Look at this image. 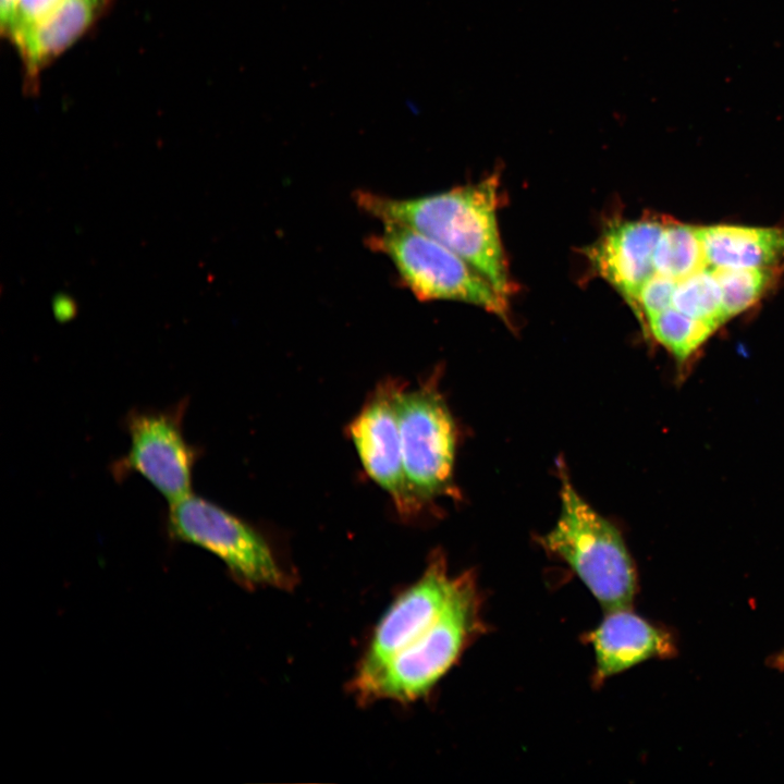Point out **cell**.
<instances>
[{"instance_id":"obj_1","label":"cell","mask_w":784,"mask_h":784,"mask_svg":"<svg viewBox=\"0 0 784 784\" xmlns=\"http://www.w3.org/2000/svg\"><path fill=\"white\" fill-rule=\"evenodd\" d=\"M499 185L497 175H491L475 184L411 198L358 191L355 200L382 223L405 225L441 243L506 297L513 292V282L498 226Z\"/></svg>"},{"instance_id":"obj_2","label":"cell","mask_w":784,"mask_h":784,"mask_svg":"<svg viewBox=\"0 0 784 784\" xmlns=\"http://www.w3.org/2000/svg\"><path fill=\"white\" fill-rule=\"evenodd\" d=\"M481 603L473 569L454 577L450 596L434 622L371 678L353 687L355 696L363 702H409L425 696L483 630Z\"/></svg>"},{"instance_id":"obj_3","label":"cell","mask_w":784,"mask_h":784,"mask_svg":"<svg viewBox=\"0 0 784 784\" xmlns=\"http://www.w3.org/2000/svg\"><path fill=\"white\" fill-rule=\"evenodd\" d=\"M556 470L560 515L540 544L575 572L605 612L630 609L636 571L621 532L581 497L563 461Z\"/></svg>"},{"instance_id":"obj_4","label":"cell","mask_w":784,"mask_h":784,"mask_svg":"<svg viewBox=\"0 0 784 784\" xmlns=\"http://www.w3.org/2000/svg\"><path fill=\"white\" fill-rule=\"evenodd\" d=\"M383 225L367 238V245L393 262L418 299L462 302L509 320L506 297L461 256L412 228Z\"/></svg>"},{"instance_id":"obj_5","label":"cell","mask_w":784,"mask_h":784,"mask_svg":"<svg viewBox=\"0 0 784 784\" xmlns=\"http://www.w3.org/2000/svg\"><path fill=\"white\" fill-rule=\"evenodd\" d=\"M166 531L173 542L189 543L218 556L242 586L290 589L291 576L250 524L218 504L191 493L170 504Z\"/></svg>"},{"instance_id":"obj_6","label":"cell","mask_w":784,"mask_h":784,"mask_svg":"<svg viewBox=\"0 0 784 784\" xmlns=\"http://www.w3.org/2000/svg\"><path fill=\"white\" fill-rule=\"evenodd\" d=\"M402 460L409 494L419 512L441 497H454L456 427L437 375L400 393Z\"/></svg>"},{"instance_id":"obj_7","label":"cell","mask_w":784,"mask_h":784,"mask_svg":"<svg viewBox=\"0 0 784 784\" xmlns=\"http://www.w3.org/2000/svg\"><path fill=\"white\" fill-rule=\"evenodd\" d=\"M188 400L164 408H133L123 418L130 448L110 466L112 477L123 481L133 474L145 478L170 504L192 492L193 470L200 446L184 434Z\"/></svg>"},{"instance_id":"obj_8","label":"cell","mask_w":784,"mask_h":784,"mask_svg":"<svg viewBox=\"0 0 784 784\" xmlns=\"http://www.w3.org/2000/svg\"><path fill=\"white\" fill-rule=\"evenodd\" d=\"M453 577L441 551H434L421 576L403 591L378 623L352 681V688L371 678L397 652L438 617L452 589Z\"/></svg>"},{"instance_id":"obj_9","label":"cell","mask_w":784,"mask_h":784,"mask_svg":"<svg viewBox=\"0 0 784 784\" xmlns=\"http://www.w3.org/2000/svg\"><path fill=\"white\" fill-rule=\"evenodd\" d=\"M403 384L392 379L376 388L348 425V436L367 475L392 499L401 515L418 513L402 460L397 402Z\"/></svg>"},{"instance_id":"obj_10","label":"cell","mask_w":784,"mask_h":784,"mask_svg":"<svg viewBox=\"0 0 784 784\" xmlns=\"http://www.w3.org/2000/svg\"><path fill=\"white\" fill-rule=\"evenodd\" d=\"M664 225L656 218L615 221L585 248L591 268L630 307L644 283L656 273L654 252Z\"/></svg>"},{"instance_id":"obj_11","label":"cell","mask_w":784,"mask_h":784,"mask_svg":"<svg viewBox=\"0 0 784 784\" xmlns=\"http://www.w3.org/2000/svg\"><path fill=\"white\" fill-rule=\"evenodd\" d=\"M588 639L595 651L593 682L598 685L648 659L670 657L675 650L669 633L653 626L630 609L607 612Z\"/></svg>"},{"instance_id":"obj_12","label":"cell","mask_w":784,"mask_h":784,"mask_svg":"<svg viewBox=\"0 0 784 784\" xmlns=\"http://www.w3.org/2000/svg\"><path fill=\"white\" fill-rule=\"evenodd\" d=\"M108 0L62 2L14 45L29 79L74 44L100 16Z\"/></svg>"},{"instance_id":"obj_13","label":"cell","mask_w":784,"mask_h":784,"mask_svg":"<svg viewBox=\"0 0 784 784\" xmlns=\"http://www.w3.org/2000/svg\"><path fill=\"white\" fill-rule=\"evenodd\" d=\"M701 232L712 268L775 267L784 259V229L720 224Z\"/></svg>"},{"instance_id":"obj_14","label":"cell","mask_w":784,"mask_h":784,"mask_svg":"<svg viewBox=\"0 0 784 784\" xmlns=\"http://www.w3.org/2000/svg\"><path fill=\"white\" fill-rule=\"evenodd\" d=\"M656 273L678 281L707 267L701 228L665 223L654 252Z\"/></svg>"},{"instance_id":"obj_15","label":"cell","mask_w":784,"mask_h":784,"mask_svg":"<svg viewBox=\"0 0 784 784\" xmlns=\"http://www.w3.org/2000/svg\"><path fill=\"white\" fill-rule=\"evenodd\" d=\"M718 328L673 306L650 317L645 330L678 362L690 358Z\"/></svg>"},{"instance_id":"obj_16","label":"cell","mask_w":784,"mask_h":784,"mask_svg":"<svg viewBox=\"0 0 784 784\" xmlns=\"http://www.w3.org/2000/svg\"><path fill=\"white\" fill-rule=\"evenodd\" d=\"M672 306L716 328L727 320L720 285L710 266L676 282Z\"/></svg>"},{"instance_id":"obj_17","label":"cell","mask_w":784,"mask_h":784,"mask_svg":"<svg viewBox=\"0 0 784 784\" xmlns=\"http://www.w3.org/2000/svg\"><path fill=\"white\" fill-rule=\"evenodd\" d=\"M712 269L720 285L727 319L757 303L775 278V267Z\"/></svg>"},{"instance_id":"obj_18","label":"cell","mask_w":784,"mask_h":784,"mask_svg":"<svg viewBox=\"0 0 784 784\" xmlns=\"http://www.w3.org/2000/svg\"><path fill=\"white\" fill-rule=\"evenodd\" d=\"M676 282L669 277L654 273L644 283L633 307L641 323L645 324L650 317L672 307Z\"/></svg>"},{"instance_id":"obj_19","label":"cell","mask_w":784,"mask_h":784,"mask_svg":"<svg viewBox=\"0 0 784 784\" xmlns=\"http://www.w3.org/2000/svg\"><path fill=\"white\" fill-rule=\"evenodd\" d=\"M62 0H20L8 38L15 44L36 24L52 12Z\"/></svg>"},{"instance_id":"obj_20","label":"cell","mask_w":784,"mask_h":784,"mask_svg":"<svg viewBox=\"0 0 784 784\" xmlns=\"http://www.w3.org/2000/svg\"><path fill=\"white\" fill-rule=\"evenodd\" d=\"M20 0H0L1 30L4 35L9 32L14 21Z\"/></svg>"},{"instance_id":"obj_21","label":"cell","mask_w":784,"mask_h":784,"mask_svg":"<svg viewBox=\"0 0 784 784\" xmlns=\"http://www.w3.org/2000/svg\"><path fill=\"white\" fill-rule=\"evenodd\" d=\"M774 664L776 667L784 670V651L775 658Z\"/></svg>"}]
</instances>
